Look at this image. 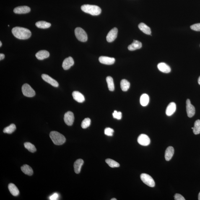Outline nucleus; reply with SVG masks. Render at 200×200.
I'll return each mask as SVG.
<instances>
[{"mask_svg": "<svg viewBox=\"0 0 200 200\" xmlns=\"http://www.w3.org/2000/svg\"><path fill=\"white\" fill-rule=\"evenodd\" d=\"M13 35L20 40H25L30 38L31 36V32L28 29L20 27H16L12 30Z\"/></svg>", "mask_w": 200, "mask_h": 200, "instance_id": "1", "label": "nucleus"}, {"mask_svg": "<svg viewBox=\"0 0 200 200\" xmlns=\"http://www.w3.org/2000/svg\"><path fill=\"white\" fill-rule=\"evenodd\" d=\"M81 9L83 12L93 16L98 15L101 13V9L99 6L94 5H84Z\"/></svg>", "mask_w": 200, "mask_h": 200, "instance_id": "2", "label": "nucleus"}, {"mask_svg": "<svg viewBox=\"0 0 200 200\" xmlns=\"http://www.w3.org/2000/svg\"><path fill=\"white\" fill-rule=\"evenodd\" d=\"M49 136L52 141L56 145H62L66 142V139L65 136L58 132H51L50 133Z\"/></svg>", "mask_w": 200, "mask_h": 200, "instance_id": "3", "label": "nucleus"}, {"mask_svg": "<svg viewBox=\"0 0 200 200\" xmlns=\"http://www.w3.org/2000/svg\"><path fill=\"white\" fill-rule=\"evenodd\" d=\"M75 36L78 40L82 42H85L87 40V33L81 27H78L75 30Z\"/></svg>", "mask_w": 200, "mask_h": 200, "instance_id": "4", "label": "nucleus"}, {"mask_svg": "<svg viewBox=\"0 0 200 200\" xmlns=\"http://www.w3.org/2000/svg\"><path fill=\"white\" fill-rule=\"evenodd\" d=\"M22 90L23 95L27 97H33L36 94L35 90L28 84H26L22 86Z\"/></svg>", "mask_w": 200, "mask_h": 200, "instance_id": "5", "label": "nucleus"}, {"mask_svg": "<svg viewBox=\"0 0 200 200\" xmlns=\"http://www.w3.org/2000/svg\"><path fill=\"white\" fill-rule=\"evenodd\" d=\"M141 179L146 185L151 187L155 186V183L153 179L151 176L146 173H142L141 175Z\"/></svg>", "mask_w": 200, "mask_h": 200, "instance_id": "6", "label": "nucleus"}, {"mask_svg": "<svg viewBox=\"0 0 200 200\" xmlns=\"http://www.w3.org/2000/svg\"><path fill=\"white\" fill-rule=\"evenodd\" d=\"M138 142L141 145L147 146L150 144V138L145 134H142L140 135L138 138Z\"/></svg>", "mask_w": 200, "mask_h": 200, "instance_id": "7", "label": "nucleus"}, {"mask_svg": "<svg viewBox=\"0 0 200 200\" xmlns=\"http://www.w3.org/2000/svg\"><path fill=\"white\" fill-rule=\"evenodd\" d=\"M186 110L188 116L189 118H192L195 113V109L191 103V101L189 99H187L186 101Z\"/></svg>", "mask_w": 200, "mask_h": 200, "instance_id": "8", "label": "nucleus"}, {"mask_svg": "<svg viewBox=\"0 0 200 200\" xmlns=\"http://www.w3.org/2000/svg\"><path fill=\"white\" fill-rule=\"evenodd\" d=\"M65 123L68 126H71L74 123V113L71 111H68L65 113L64 117Z\"/></svg>", "mask_w": 200, "mask_h": 200, "instance_id": "9", "label": "nucleus"}, {"mask_svg": "<svg viewBox=\"0 0 200 200\" xmlns=\"http://www.w3.org/2000/svg\"><path fill=\"white\" fill-rule=\"evenodd\" d=\"M118 32V30L116 27H114L111 29L107 35V41L110 43L114 41L117 38Z\"/></svg>", "mask_w": 200, "mask_h": 200, "instance_id": "10", "label": "nucleus"}, {"mask_svg": "<svg viewBox=\"0 0 200 200\" xmlns=\"http://www.w3.org/2000/svg\"><path fill=\"white\" fill-rule=\"evenodd\" d=\"M74 61L71 57L66 58L63 61L62 66L63 69L67 70L70 69L71 66L74 65Z\"/></svg>", "mask_w": 200, "mask_h": 200, "instance_id": "11", "label": "nucleus"}, {"mask_svg": "<svg viewBox=\"0 0 200 200\" xmlns=\"http://www.w3.org/2000/svg\"><path fill=\"white\" fill-rule=\"evenodd\" d=\"M42 79L45 82L51 84V85L55 87H58L59 86L58 82L46 74H42Z\"/></svg>", "mask_w": 200, "mask_h": 200, "instance_id": "12", "label": "nucleus"}, {"mask_svg": "<svg viewBox=\"0 0 200 200\" xmlns=\"http://www.w3.org/2000/svg\"><path fill=\"white\" fill-rule=\"evenodd\" d=\"M99 61L102 64L107 65H111L115 62V59L109 57L101 56L99 59Z\"/></svg>", "mask_w": 200, "mask_h": 200, "instance_id": "13", "label": "nucleus"}, {"mask_svg": "<svg viewBox=\"0 0 200 200\" xmlns=\"http://www.w3.org/2000/svg\"><path fill=\"white\" fill-rule=\"evenodd\" d=\"M30 11V8L27 6H21L16 7L14 10V12L16 14H25Z\"/></svg>", "mask_w": 200, "mask_h": 200, "instance_id": "14", "label": "nucleus"}, {"mask_svg": "<svg viewBox=\"0 0 200 200\" xmlns=\"http://www.w3.org/2000/svg\"><path fill=\"white\" fill-rule=\"evenodd\" d=\"M176 110V105L174 102H171L167 106L166 113L167 116H170L175 113Z\"/></svg>", "mask_w": 200, "mask_h": 200, "instance_id": "15", "label": "nucleus"}, {"mask_svg": "<svg viewBox=\"0 0 200 200\" xmlns=\"http://www.w3.org/2000/svg\"><path fill=\"white\" fill-rule=\"evenodd\" d=\"M72 95L74 100L79 103H83L85 100L84 96L78 91H74Z\"/></svg>", "mask_w": 200, "mask_h": 200, "instance_id": "16", "label": "nucleus"}, {"mask_svg": "<svg viewBox=\"0 0 200 200\" xmlns=\"http://www.w3.org/2000/svg\"><path fill=\"white\" fill-rule=\"evenodd\" d=\"M49 53L46 50H41L36 53L35 56L38 59L42 60L48 58L49 56Z\"/></svg>", "mask_w": 200, "mask_h": 200, "instance_id": "17", "label": "nucleus"}, {"mask_svg": "<svg viewBox=\"0 0 200 200\" xmlns=\"http://www.w3.org/2000/svg\"><path fill=\"white\" fill-rule=\"evenodd\" d=\"M157 68L159 71L164 73H169L171 71L170 66L165 63H159L157 65Z\"/></svg>", "mask_w": 200, "mask_h": 200, "instance_id": "18", "label": "nucleus"}, {"mask_svg": "<svg viewBox=\"0 0 200 200\" xmlns=\"http://www.w3.org/2000/svg\"><path fill=\"white\" fill-rule=\"evenodd\" d=\"M142 44L141 42L137 40H133V42L131 45L128 47V49L130 51H133L136 50L140 49L142 48Z\"/></svg>", "mask_w": 200, "mask_h": 200, "instance_id": "19", "label": "nucleus"}, {"mask_svg": "<svg viewBox=\"0 0 200 200\" xmlns=\"http://www.w3.org/2000/svg\"><path fill=\"white\" fill-rule=\"evenodd\" d=\"M84 163V160L82 159H78L74 163V168L75 172L76 174H79L81 172V167Z\"/></svg>", "mask_w": 200, "mask_h": 200, "instance_id": "20", "label": "nucleus"}, {"mask_svg": "<svg viewBox=\"0 0 200 200\" xmlns=\"http://www.w3.org/2000/svg\"><path fill=\"white\" fill-rule=\"evenodd\" d=\"M174 153V149L172 146H169L165 152V159L167 161H170L173 157Z\"/></svg>", "mask_w": 200, "mask_h": 200, "instance_id": "21", "label": "nucleus"}, {"mask_svg": "<svg viewBox=\"0 0 200 200\" xmlns=\"http://www.w3.org/2000/svg\"><path fill=\"white\" fill-rule=\"evenodd\" d=\"M138 27L140 30L142 31L144 33L147 35H151V29L149 27L146 25L144 23H141L138 25Z\"/></svg>", "mask_w": 200, "mask_h": 200, "instance_id": "22", "label": "nucleus"}, {"mask_svg": "<svg viewBox=\"0 0 200 200\" xmlns=\"http://www.w3.org/2000/svg\"><path fill=\"white\" fill-rule=\"evenodd\" d=\"M8 189L10 192L13 196H17L19 194V189L14 184L9 183L8 185Z\"/></svg>", "mask_w": 200, "mask_h": 200, "instance_id": "23", "label": "nucleus"}, {"mask_svg": "<svg viewBox=\"0 0 200 200\" xmlns=\"http://www.w3.org/2000/svg\"><path fill=\"white\" fill-rule=\"evenodd\" d=\"M21 170L23 173L29 176L33 175V170L29 166L27 165H24L21 167Z\"/></svg>", "mask_w": 200, "mask_h": 200, "instance_id": "24", "label": "nucleus"}, {"mask_svg": "<svg viewBox=\"0 0 200 200\" xmlns=\"http://www.w3.org/2000/svg\"><path fill=\"white\" fill-rule=\"evenodd\" d=\"M149 101V96L146 94H143L140 98V103L143 106H146L148 104Z\"/></svg>", "mask_w": 200, "mask_h": 200, "instance_id": "25", "label": "nucleus"}, {"mask_svg": "<svg viewBox=\"0 0 200 200\" xmlns=\"http://www.w3.org/2000/svg\"><path fill=\"white\" fill-rule=\"evenodd\" d=\"M35 25L39 28L46 29L49 28L51 26V24L45 21H40L37 22Z\"/></svg>", "mask_w": 200, "mask_h": 200, "instance_id": "26", "label": "nucleus"}, {"mask_svg": "<svg viewBox=\"0 0 200 200\" xmlns=\"http://www.w3.org/2000/svg\"><path fill=\"white\" fill-rule=\"evenodd\" d=\"M120 84L122 90L124 92L127 91L130 87V83L126 79L122 80Z\"/></svg>", "mask_w": 200, "mask_h": 200, "instance_id": "27", "label": "nucleus"}, {"mask_svg": "<svg viewBox=\"0 0 200 200\" xmlns=\"http://www.w3.org/2000/svg\"><path fill=\"white\" fill-rule=\"evenodd\" d=\"M106 80L109 90L110 91H113L115 89V87L113 78L108 76L106 78Z\"/></svg>", "mask_w": 200, "mask_h": 200, "instance_id": "28", "label": "nucleus"}, {"mask_svg": "<svg viewBox=\"0 0 200 200\" xmlns=\"http://www.w3.org/2000/svg\"><path fill=\"white\" fill-rule=\"evenodd\" d=\"M16 129V126L14 124L10 125L9 126L4 128L3 132L5 133H7L8 134H11L14 132Z\"/></svg>", "mask_w": 200, "mask_h": 200, "instance_id": "29", "label": "nucleus"}, {"mask_svg": "<svg viewBox=\"0 0 200 200\" xmlns=\"http://www.w3.org/2000/svg\"><path fill=\"white\" fill-rule=\"evenodd\" d=\"M193 132L195 135L200 133V120H197L195 122L194 127L193 129Z\"/></svg>", "mask_w": 200, "mask_h": 200, "instance_id": "30", "label": "nucleus"}, {"mask_svg": "<svg viewBox=\"0 0 200 200\" xmlns=\"http://www.w3.org/2000/svg\"><path fill=\"white\" fill-rule=\"evenodd\" d=\"M24 146L25 148L31 152L34 153L37 151V149L35 146L30 142H25L24 144Z\"/></svg>", "mask_w": 200, "mask_h": 200, "instance_id": "31", "label": "nucleus"}, {"mask_svg": "<svg viewBox=\"0 0 200 200\" xmlns=\"http://www.w3.org/2000/svg\"><path fill=\"white\" fill-rule=\"evenodd\" d=\"M106 162L109 166L111 167H117L120 166L119 164L114 160L110 159H107L105 160Z\"/></svg>", "mask_w": 200, "mask_h": 200, "instance_id": "32", "label": "nucleus"}, {"mask_svg": "<svg viewBox=\"0 0 200 200\" xmlns=\"http://www.w3.org/2000/svg\"><path fill=\"white\" fill-rule=\"evenodd\" d=\"M91 120L89 118H86L83 121L81 124V127L83 129L89 127L90 125Z\"/></svg>", "mask_w": 200, "mask_h": 200, "instance_id": "33", "label": "nucleus"}, {"mask_svg": "<svg viewBox=\"0 0 200 200\" xmlns=\"http://www.w3.org/2000/svg\"><path fill=\"white\" fill-rule=\"evenodd\" d=\"M114 132V131L113 129L111 128H107L105 129V134L108 136H113Z\"/></svg>", "mask_w": 200, "mask_h": 200, "instance_id": "34", "label": "nucleus"}, {"mask_svg": "<svg viewBox=\"0 0 200 200\" xmlns=\"http://www.w3.org/2000/svg\"><path fill=\"white\" fill-rule=\"evenodd\" d=\"M113 114L114 118L118 120L121 119L122 114L121 112H118L116 110H115Z\"/></svg>", "mask_w": 200, "mask_h": 200, "instance_id": "35", "label": "nucleus"}, {"mask_svg": "<svg viewBox=\"0 0 200 200\" xmlns=\"http://www.w3.org/2000/svg\"><path fill=\"white\" fill-rule=\"evenodd\" d=\"M191 28L192 30L196 31H200V23L195 24L191 25Z\"/></svg>", "mask_w": 200, "mask_h": 200, "instance_id": "36", "label": "nucleus"}, {"mask_svg": "<svg viewBox=\"0 0 200 200\" xmlns=\"http://www.w3.org/2000/svg\"><path fill=\"white\" fill-rule=\"evenodd\" d=\"M175 199L176 200H185V199L182 195L176 193L175 195Z\"/></svg>", "mask_w": 200, "mask_h": 200, "instance_id": "37", "label": "nucleus"}, {"mask_svg": "<svg viewBox=\"0 0 200 200\" xmlns=\"http://www.w3.org/2000/svg\"><path fill=\"white\" fill-rule=\"evenodd\" d=\"M59 195L58 193H55L49 197V199L50 200H57L59 198Z\"/></svg>", "mask_w": 200, "mask_h": 200, "instance_id": "38", "label": "nucleus"}, {"mask_svg": "<svg viewBox=\"0 0 200 200\" xmlns=\"http://www.w3.org/2000/svg\"><path fill=\"white\" fill-rule=\"evenodd\" d=\"M5 57V56L4 54H3V53H1V54H0V60L1 61V60L4 59Z\"/></svg>", "mask_w": 200, "mask_h": 200, "instance_id": "39", "label": "nucleus"}, {"mask_svg": "<svg viewBox=\"0 0 200 200\" xmlns=\"http://www.w3.org/2000/svg\"><path fill=\"white\" fill-rule=\"evenodd\" d=\"M198 84H199V85H200V76H199V78H198Z\"/></svg>", "mask_w": 200, "mask_h": 200, "instance_id": "40", "label": "nucleus"}, {"mask_svg": "<svg viewBox=\"0 0 200 200\" xmlns=\"http://www.w3.org/2000/svg\"><path fill=\"white\" fill-rule=\"evenodd\" d=\"M198 200H200V192L199 195H198Z\"/></svg>", "mask_w": 200, "mask_h": 200, "instance_id": "41", "label": "nucleus"}, {"mask_svg": "<svg viewBox=\"0 0 200 200\" xmlns=\"http://www.w3.org/2000/svg\"><path fill=\"white\" fill-rule=\"evenodd\" d=\"M2 45V42L1 41L0 42V47H1Z\"/></svg>", "mask_w": 200, "mask_h": 200, "instance_id": "42", "label": "nucleus"}, {"mask_svg": "<svg viewBox=\"0 0 200 200\" xmlns=\"http://www.w3.org/2000/svg\"><path fill=\"white\" fill-rule=\"evenodd\" d=\"M111 200H116L117 199H116V198H113V199H111Z\"/></svg>", "mask_w": 200, "mask_h": 200, "instance_id": "43", "label": "nucleus"}, {"mask_svg": "<svg viewBox=\"0 0 200 200\" xmlns=\"http://www.w3.org/2000/svg\"><path fill=\"white\" fill-rule=\"evenodd\" d=\"M192 129H193V128H192Z\"/></svg>", "mask_w": 200, "mask_h": 200, "instance_id": "44", "label": "nucleus"}]
</instances>
